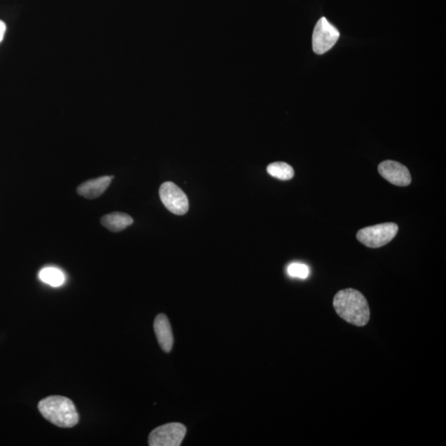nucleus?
<instances>
[{
    "label": "nucleus",
    "instance_id": "obj_2",
    "mask_svg": "<svg viewBox=\"0 0 446 446\" xmlns=\"http://www.w3.org/2000/svg\"><path fill=\"white\" fill-rule=\"evenodd\" d=\"M41 414L50 423L62 428H71L79 422V414L70 398L50 396L38 405Z\"/></svg>",
    "mask_w": 446,
    "mask_h": 446
},
{
    "label": "nucleus",
    "instance_id": "obj_5",
    "mask_svg": "<svg viewBox=\"0 0 446 446\" xmlns=\"http://www.w3.org/2000/svg\"><path fill=\"white\" fill-rule=\"evenodd\" d=\"M160 198L163 205L172 214L181 216L189 211V199L180 187L172 182H165L161 185Z\"/></svg>",
    "mask_w": 446,
    "mask_h": 446
},
{
    "label": "nucleus",
    "instance_id": "obj_14",
    "mask_svg": "<svg viewBox=\"0 0 446 446\" xmlns=\"http://www.w3.org/2000/svg\"><path fill=\"white\" fill-rule=\"evenodd\" d=\"M6 25L3 22V21L0 20V42L3 41L4 34H6Z\"/></svg>",
    "mask_w": 446,
    "mask_h": 446
},
{
    "label": "nucleus",
    "instance_id": "obj_1",
    "mask_svg": "<svg viewBox=\"0 0 446 446\" xmlns=\"http://www.w3.org/2000/svg\"><path fill=\"white\" fill-rule=\"evenodd\" d=\"M333 306L338 315L352 325L364 326L371 318L366 299L354 288L339 291L334 297Z\"/></svg>",
    "mask_w": 446,
    "mask_h": 446
},
{
    "label": "nucleus",
    "instance_id": "obj_10",
    "mask_svg": "<svg viewBox=\"0 0 446 446\" xmlns=\"http://www.w3.org/2000/svg\"><path fill=\"white\" fill-rule=\"evenodd\" d=\"M101 223L109 231L118 232L131 226L133 223V219L129 214L115 212L104 216L101 219Z\"/></svg>",
    "mask_w": 446,
    "mask_h": 446
},
{
    "label": "nucleus",
    "instance_id": "obj_3",
    "mask_svg": "<svg viewBox=\"0 0 446 446\" xmlns=\"http://www.w3.org/2000/svg\"><path fill=\"white\" fill-rule=\"evenodd\" d=\"M398 232V226L396 223H386L361 229L356 237L368 248H380L389 243L396 236Z\"/></svg>",
    "mask_w": 446,
    "mask_h": 446
},
{
    "label": "nucleus",
    "instance_id": "obj_13",
    "mask_svg": "<svg viewBox=\"0 0 446 446\" xmlns=\"http://www.w3.org/2000/svg\"><path fill=\"white\" fill-rule=\"evenodd\" d=\"M288 274L294 278L307 279L310 274L308 266L301 263H292L288 267Z\"/></svg>",
    "mask_w": 446,
    "mask_h": 446
},
{
    "label": "nucleus",
    "instance_id": "obj_9",
    "mask_svg": "<svg viewBox=\"0 0 446 446\" xmlns=\"http://www.w3.org/2000/svg\"><path fill=\"white\" fill-rule=\"evenodd\" d=\"M154 330L161 349L165 352L171 351L174 344L172 329L167 317L164 314L156 317Z\"/></svg>",
    "mask_w": 446,
    "mask_h": 446
},
{
    "label": "nucleus",
    "instance_id": "obj_4",
    "mask_svg": "<svg viewBox=\"0 0 446 446\" xmlns=\"http://www.w3.org/2000/svg\"><path fill=\"white\" fill-rule=\"evenodd\" d=\"M186 435V427L181 423L173 422L157 427L149 436L151 446H178Z\"/></svg>",
    "mask_w": 446,
    "mask_h": 446
},
{
    "label": "nucleus",
    "instance_id": "obj_12",
    "mask_svg": "<svg viewBox=\"0 0 446 446\" xmlns=\"http://www.w3.org/2000/svg\"><path fill=\"white\" fill-rule=\"evenodd\" d=\"M267 172L280 180H290L295 176L294 168L286 162H274L268 165Z\"/></svg>",
    "mask_w": 446,
    "mask_h": 446
},
{
    "label": "nucleus",
    "instance_id": "obj_6",
    "mask_svg": "<svg viewBox=\"0 0 446 446\" xmlns=\"http://www.w3.org/2000/svg\"><path fill=\"white\" fill-rule=\"evenodd\" d=\"M340 32L337 28L322 18L316 24L313 34V49L317 55H322L333 48L339 39Z\"/></svg>",
    "mask_w": 446,
    "mask_h": 446
},
{
    "label": "nucleus",
    "instance_id": "obj_7",
    "mask_svg": "<svg viewBox=\"0 0 446 446\" xmlns=\"http://www.w3.org/2000/svg\"><path fill=\"white\" fill-rule=\"evenodd\" d=\"M379 172L390 184L402 187L411 184V177L409 169L397 161H383L379 165Z\"/></svg>",
    "mask_w": 446,
    "mask_h": 446
},
{
    "label": "nucleus",
    "instance_id": "obj_11",
    "mask_svg": "<svg viewBox=\"0 0 446 446\" xmlns=\"http://www.w3.org/2000/svg\"><path fill=\"white\" fill-rule=\"evenodd\" d=\"M39 278L42 282L49 284L53 287H59L65 282V275L57 268L48 267L42 269L39 273Z\"/></svg>",
    "mask_w": 446,
    "mask_h": 446
},
{
    "label": "nucleus",
    "instance_id": "obj_8",
    "mask_svg": "<svg viewBox=\"0 0 446 446\" xmlns=\"http://www.w3.org/2000/svg\"><path fill=\"white\" fill-rule=\"evenodd\" d=\"M113 176H103L82 183L77 192L84 198L93 199L103 194L111 184Z\"/></svg>",
    "mask_w": 446,
    "mask_h": 446
}]
</instances>
